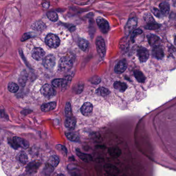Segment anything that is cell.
<instances>
[{"label":"cell","instance_id":"cell-1","mask_svg":"<svg viewBox=\"0 0 176 176\" xmlns=\"http://www.w3.org/2000/svg\"><path fill=\"white\" fill-rule=\"evenodd\" d=\"M9 143L15 149H17L20 147L27 149L29 147V143L28 141L19 137H14L12 141H9Z\"/></svg>","mask_w":176,"mask_h":176},{"label":"cell","instance_id":"cell-2","mask_svg":"<svg viewBox=\"0 0 176 176\" xmlns=\"http://www.w3.org/2000/svg\"><path fill=\"white\" fill-rule=\"evenodd\" d=\"M60 39L55 34H49L45 38V43L48 47L51 48L55 49L59 47L60 44Z\"/></svg>","mask_w":176,"mask_h":176},{"label":"cell","instance_id":"cell-3","mask_svg":"<svg viewBox=\"0 0 176 176\" xmlns=\"http://www.w3.org/2000/svg\"><path fill=\"white\" fill-rule=\"evenodd\" d=\"M73 63L71 60L68 57H63L59 61V68L61 71H68L72 68Z\"/></svg>","mask_w":176,"mask_h":176},{"label":"cell","instance_id":"cell-4","mask_svg":"<svg viewBox=\"0 0 176 176\" xmlns=\"http://www.w3.org/2000/svg\"><path fill=\"white\" fill-rule=\"evenodd\" d=\"M96 46L97 48V52L100 57L103 58L106 55V43L103 38L101 36L97 37L96 40Z\"/></svg>","mask_w":176,"mask_h":176},{"label":"cell","instance_id":"cell-5","mask_svg":"<svg viewBox=\"0 0 176 176\" xmlns=\"http://www.w3.org/2000/svg\"><path fill=\"white\" fill-rule=\"evenodd\" d=\"M94 106L91 103L86 102L84 103L80 109L81 114L85 117H90L93 114Z\"/></svg>","mask_w":176,"mask_h":176},{"label":"cell","instance_id":"cell-6","mask_svg":"<svg viewBox=\"0 0 176 176\" xmlns=\"http://www.w3.org/2000/svg\"><path fill=\"white\" fill-rule=\"evenodd\" d=\"M41 93L46 98H51L56 95L55 90L52 85L49 84H46L42 87Z\"/></svg>","mask_w":176,"mask_h":176},{"label":"cell","instance_id":"cell-7","mask_svg":"<svg viewBox=\"0 0 176 176\" xmlns=\"http://www.w3.org/2000/svg\"><path fill=\"white\" fill-rule=\"evenodd\" d=\"M96 22L99 29L103 33L106 34L109 32L110 25L109 22H107V21L106 20V19L101 17H98L96 19Z\"/></svg>","mask_w":176,"mask_h":176},{"label":"cell","instance_id":"cell-8","mask_svg":"<svg viewBox=\"0 0 176 176\" xmlns=\"http://www.w3.org/2000/svg\"><path fill=\"white\" fill-rule=\"evenodd\" d=\"M56 59L54 55L49 54L44 57L43 61V64L47 69H52L55 65Z\"/></svg>","mask_w":176,"mask_h":176},{"label":"cell","instance_id":"cell-9","mask_svg":"<svg viewBox=\"0 0 176 176\" xmlns=\"http://www.w3.org/2000/svg\"><path fill=\"white\" fill-rule=\"evenodd\" d=\"M137 18L134 17L129 19L125 28V34L127 36L129 35L131 32L135 29L137 27Z\"/></svg>","mask_w":176,"mask_h":176},{"label":"cell","instance_id":"cell-10","mask_svg":"<svg viewBox=\"0 0 176 176\" xmlns=\"http://www.w3.org/2000/svg\"><path fill=\"white\" fill-rule=\"evenodd\" d=\"M137 55L141 62L145 63L148 60L149 57L148 50L144 47H140L137 50Z\"/></svg>","mask_w":176,"mask_h":176},{"label":"cell","instance_id":"cell-11","mask_svg":"<svg viewBox=\"0 0 176 176\" xmlns=\"http://www.w3.org/2000/svg\"><path fill=\"white\" fill-rule=\"evenodd\" d=\"M45 55V52L41 48H35L32 52V56L36 60H43Z\"/></svg>","mask_w":176,"mask_h":176},{"label":"cell","instance_id":"cell-12","mask_svg":"<svg viewBox=\"0 0 176 176\" xmlns=\"http://www.w3.org/2000/svg\"><path fill=\"white\" fill-rule=\"evenodd\" d=\"M153 55L158 60H162L164 56V53L162 48L158 45L154 46L153 50Z\"/></svg>","mask_w":176,"mask_h":176},{"label":"cell","instance_id":"cell-13","mask_svg":"<svg viewBox=\"0 0 176 176\" xmlns=\"http://www.w3.org/2000/svg\"><path fill=\"white\" fill-rule=\"evenodd\" d=\"M127 68V64L125 60L119 61L115 67V71L117 74H121L123 73Z\"/></svg>","mask_w":176,"mask_h":176},{"label":"cell","instance_id":"cell-14","mask_svg":"<svg viewBox=\"0 0 176 176\" xmlns=\"http://www.w3.org/2000/svg\"><path fill=\"white\" fill-rule=\"evenodd\" d=\"M31 28L35 31L41 32V31H44L46 28V26L43 21H37L32 24Z\"/></svg>","mask_w":176,"mask_h":176},{"label":"cell","instance_id":"cell-15","mask_svg":"<svg viewBox=\"0 0 176 176\" xmlns=\"http://www.w3.org/2000/svg\"><path fill=\"white\" fill-rule=\"evenodd\" d=\"M76 125V121L74 118L68 117L65 122V126L66 128L69 130H73L75 129Z\"/></svg>","mask_w":176,"mask_h":176},{"label":"cell","instance_id":"cell-16","mask_svg":"<svg viewBox=\"0 0 176 176\" xmlns=\"http://www.w3.org/2000/svg\"><path fill=\"white\" fill-rule=\"evenodd\" d=\"M148 43L151 46H156L160 43V38L154 34H150L148 36Z\"/></svg>","mask_w":176,"mask_h":176},{"label":"cell","instance_id":"cell-17","mask_svg":"<svg viewBox=\"0 0 176 176\" xmlns=\"http://www.w3.org/2000/svg\"><path fill=\"white\" fill-rule=\"evenodd\" d=\"M28 73H27L26 70H24L22 71V72H21L20 76H19V80H18L19 84L21 86H25L27 80H28Z\"/></svg>","mask_w":176,"mask_h":176},{"label":"cell","instance_id":"cell-18","mask_svg":"<svg viewBox=\"0 0 176 176\" xmlns=\"http://www.w3.org/2000/svg\"><path fill=\"white\" fill-rule=\"evenodd\" d=\"M56 103L55 102H51L44 103L41 106V110L42 111L44 112H48L52 110L55 108Z\"/></svg>","mask_w":176,"mask_h":176},{"label":"cell","instance_id":"cell-19","mask_svg":"<svg viewBox=\"0 0 176 176\" xmlns=\"http://www.w3.org/2000/svg\"><path fill=\"white\" fill-rule=\"evenodd\" d=\"M40 163L38 162H33L32 163H29L27 167V173H33L34 172H35L38 168V167L39 166Z\"/></svg>","mask_w":176,"mask_h":176},{"label":"cell","instance_id":"cell-20","mask_svg":"<svg viewBox=\"0 0 176 176\" xmlns=\"http://www.w3.org/2000/svg\"><path fill=\"white\" fill-rule=\"evenodd\" d=\"M147 21H148V22L145 27L146 29H149V30H157L160 28V24L154 22L153 19V20H149L148 19H147Z\"/></svg>","mask_w":176,"mask_h":176},{"label":"cell","instance_id":"cell-21","mask_svg":"<svg viewBox=\"0 0 176 176\" xmlns=\"http://www.w3.org/2000/svg\"><path fill=\"white\" fill-rule=\"evenodd\" d=\"M160 12L163 16L168 15L170 10V6L167 2H162L160 4Z\"/></svg>","mask_w":176,"mask_h":176},{"label":"cell","instance_id":"cell-22","mask_svg":"<svg viewBox=\"0 0 176 176\" xmlns=\"http://www.w3.org/2000/svg\"><path fill=\"white\" fill-rule=\"evenodd\" d=\"M76 154L81 160L85 162H90L92 160V157L90 154H85L84 153H81L79 149H76Z\"/></svg>","mask_w":176,"mask_h":176},{"label":"cell","instance_id":"cell-23","mask_svg":"<svg viewBox=\"0 0 176 176\" xmlns=\"http://www.w3.org/2000/svg\"><path fill=\"white\" fill-rule=\"evenodd\" d=\"M114 87L115 89L121 92L125 91L127 88V85L126 84L121 82H115L114 83Z\"/></svg>","mask_w":176,"mask_h":176},{"label":"cell","instance_id":"cell-24","mask_svg":"<svg viewBox=\"0 0 176 176\" xmlns=\"http://www.w3.org/2000/svg\"><path fill=\"white\" fill-rule=\"evenodd\" d=\"M134 74L136 79L137 80L138 82L144 83L145 81V76L141 71L135 70L134 72Z\"/></svg>","mask_w":176,"mask_h":176},{"label":"cell","instance_id":"cell-25","mask_svg":"<svg viewBox=\"0 0 176 176\" xmlns=\"http://www.w3.org/2000/svg\"><path fill=\"white\" fill-rule=\"evenodd\" d=\"M105 169L107 172V173L111 175H116L118 173V170L116 167L111 165H107L105 166Z\"/></svg>","mask_w":176,"mask_h":176},{"label":"cell","instance_id":"cell-26","mask_svg":"<svg viewBox=\"0 0 176 176\" xmlns=\"http://www.w3.org/2000/svg\"><path fill=\"white\" fill-rule=\"evenodd\" d=\"M78 45H79V47L81 49V50L83 51H85L88 49L89 44H88V41L84 39H81L79 41Z\"/></svg>","mask_w":176,"mask_h":176},{"label":"cell","instance_id":"cell-27","mask_svg":"<svg viewBox=\"0 0 176 176\" xmlns=\"http://www.w3.org/2000/svg\"><path fill=\"white\" fill-rule=\"evenodd\" d=\"M59 162H60V159L59 158L57 157V156H52L49 158L48 163L50 165H51L52 167H55L58 165Z\"/></svg>","mask_w":176,"mask_h":176},{"label":"cell","instance_id":"cell-28","mask_svg":"<svg viewBox=\"0 0 176 176\" xmlns=\"http://www.w3.org/2000/svg\"><path fill=\"white\" fill-rule=\"evenodd\" d=\"M96 94L98 95L101 96H106L109 95L110 94V91L107 88H104V87H99L96 90Z\"/></svg>","mask_w":176,"mask_h":176},{"label":"cell","instance_id":"cell-29","mask_svg":"<svg viewBox=\"0 0 176 176\" xmlns=\"http://www.w3.org/2000/svg\"><path fill=\"white\" fill-rule=\"evenodd\" d=\"M18 159H19V161L21 163H22L23 164H27V162H28V157L27 156V153L24 152V151H21L20 153H19L18 156Z\"/></svg>","mask_w":176,"mask_h":176},{"label":"cell","instance_id":"cell-30","mask_svg":"<svg viewBox=\"0 0 176 176\" xmlns=\"http://www.w3.org/2000/svg\"><path fill=\"white\" fill-rule=\"evenodd\" d=\"M66 135L69 140L73 142H78L80 140L79 136L74 132H67L66 133Z\"/></svg>","mask_w":176,"mask_h":176},{"label":"cell","instance_id":"cell-31","mask_svg":"<svg viewBox=\"0 0 176 176\" xmlns=\"http://www.w3.org/2000/svg\"><path fill=\"white\" fill-rule=\"evenodd\" d=\"M47 16L49 20L52 21V22H56L58 20L59 17L57 15V13L54 12H49L47 13Z\"/></svg>","mask_w":176,"mask_h":176},{"label":"cell","instance_id":"cell-32","mask_svg":"<svg viewBox=\"0 0 176 176\" xmlns=\"http://www.w3.org/2000/svg\"><path fill=\"white\" fill-rule=\"evenodd\" d=\"M19 88V86L15 83L10 82L8 85V90L11 93H16L18 91Z\"/></svg>","mask_w":176,"mask_h":176},{"label":"cell","instance_id":"cell-33","mask_svg":"<svg viewBox=\"0 0 176 176\" xmlns=\"http://www.w3.org/2000/svg\"><path fill=\"white\" fill-rule=\"evenodd\" d=\"M109 153L114 157H118L121 155V151L119 148H118L117 147H114L109 149Z\"/></svg>","mask_w":176,"mask_h":176},{"label":"cell","instance_id":"cell-34","mask_svg":"<svg viewBox=\"0 0 176 176\" xmlns=\"http://www.w3.org/2000/svg\"><path fill=\"white\" fill-rule=\"evenodd\" d=\"M65 111L66 116L67 117L71 116V107L70 103L67 102L66 103Z\"/></svg>","mask_w":176,"mask_h":176},{"label":"cell","instance_id":"cell-35","mask_svg":"<svg viewBox=\"0 0 176 176\" xmlns=\"http://www.w3.org/2000/svg\"><path fill=\"white\" fill-rule=\"evenodd\" d=\"M142 31L139 28L135 29L134 31H133L132 35H131V39H132V41H134V39H135V37H137V36L142 34Z\"/></svg>","mask_w":176,"mask_h":176},{"label":"cell","instance_id":"cell-36","mask_svg":"<svg viewBox=\"0 0 176 176\" xmlns=\"http://www.w3.org/2000/svg\"><path fill=\"white\" fill-rule=\"evenodd\" d=\"M56 148H57V149L62 151V153H63L64 154L66 155L67 153V149H66L65 146L61 145H58L56 146Z\"/></svg>","mask_w":176,"mask_h":176},{"label":"cell","instance_id":"cell-37","mask_svg":"<svg viewBox=\"0 0 176 176\" xmlns=\"http://www.w3.org/2000/svg\"><path fill=\"white\" fill-rule=\"evenodd\" d=\"M91 82L92 83L95 84H98L101 82V79L98 76H95L93 77L91 79Z\"/></svg>","mask_w":176,"mask_h":176},{"label":"cell","instance_id":"cell-38","mask_svg":"<svg viewBox=\"0 0 176 176\" xmlns=\"http://www.w3.org/2000/svg\"><path fill=\"white\" fill-rule=\"evenodd\" d=\"M31 38V33H25L22 36V38L21 40L22 41H25L26 40Z\"/></svg>","mask_w":176,"mask_h":176},{"label":"cell","instance_id":"cell-39","mask_svg":"<svg viewBox=\"0 0 176 176\" xmlns=\"http://www.w3.org/2000/svg\"><path fill=\"white\" fill-rule=\"evenodd\" d=\"M153 13L158 18H160L161 17L163 16L161 12H160V10H158L157 8H154V9H153Z\"/></svg>","mask_w":176,"mask_h":176},{"label":"cell","instance_id":"cell-40","mask_svg":"<svg viewBox=\"0 0 176 176\" xmlns=\"http://www.w3.org/2000/svg\"><path fill=\"white\" fill-rule=\"evenodd\" d=\"M49 6H50L49 3H47V2L43 3V6L44 7V8H49Z\"/></svg>","mask_w":176,"mask_h":176}]
</instances>
